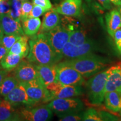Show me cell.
Returning a JSON list of instances; mask_svg holds the SVG:
<instances>
[{
    "mask_svg": "<svg viewBox=\"0 0 121 121\" xmlns=\"http://www.w3.org/2000/svg\"><path fill=\"white\" fill-rule=\"evenodd\" d=\"M30 49L27 60L35 65H55L63 57L56 52L47 36L39 33L31 37L29 40Z\"/></svg>",
    "mask_w": 121,
    "mask_h": 121,
    "instance_id": "cell-1",
    "label": "cell"
},
{
    "mask_svg": "<svg viewBox=\"0 0 121 121\" xmlns=\"http://www.w3.org/2000/svg\"><path fill=\"white\" fill-rule=\"evenodd\" d=\"M85 78H89L96 75L108 66L107 60L94 53L78 58L65 60Z\"/></svg>",
    "mask_w": 121,
    "mask_h": 121,
    "instance_id": "cell-2",
    "label": "cell"
},
{
    "mask_svg": "<svg viewBox=\"0 0 121 121\" xmlns=\"http://www.w3.org/2000/svg\"><path fill=\"white\" fill-rule=\"evenodd\" d=\"M116 66H112L93 76L86 84L87 99L93 105H100L104 100L106 83L110 74Z\"/></svg>",
    "mask_w": 121,
    "mask_h": 121,
    "instance_id": "cell-3",
    "label": "cell"
},
{
    "mask_svg": "<svg viewBox=\"0 0 121 121\" xmlns=\"http://www.w3.org/2000/svg\"><path fill=\"white\" fill-rule=\"evenodd\" d=\"M48 107L59 118L66 115L82 112L84 103L78 98H56L48 104Z\"/></svg>",
    "mask_w": 121,
    "mask_h": 121,
    "instance_id": "cell-4",
    "label": "cell"
},
{
    "mask_svg": "<svg viewBox=\"0 0 121 121\" xmlns=\"http://www.w3.org/2000/svg\"><path fill=\"white\" fill-rule=\"evenodd\" d=\"M56 81L63 85L81 86L85 82L84 78L65 60L56 65Z\"/></svg>",
    "mask_w": 121,
    "mask_h": 121,
    "instance_id": "cell-5",
    "label": "cell"
},
{
    "mask_svg": "<svg viewBox=\"0 0 121 121\" xmlns=\"http://www.w3.org/2000/svg\"><path fill=\"white\" fill-rule=\"evenodd\" d=\"M34 103L42 104L53 100L52 95L39 78L26 82H21Z\"/></svg>",
    "mask_w": 121,
    "mask_h": 121,
    "instance_id": "cell-6",
    "label": "cell"
},
{
    "mask_svg": "<svg viewBox=\"0 0 121 121\" xmlns=\"http://www.w3.org/2000/svg\"><path fill=\"white\" fill-rule=\"evenodd\" d=\"M43 33L47 36L56 52L63 57L62 51L69 41L70 31L65 26L59 25L53 29Z\"/></svg>",
    "mask_w": 121,
    "mask_h": 121,
    "instance_id": "cell-7",
    "label": "cell"
},
{
    "mask_svg": "<svg viewBox=\"0 0 121 121\" xmlns=\"http://www.w3.org/2000/svg\"><path fill=\"white\" fill-rule=\"evenodd\" d=\"M22 121H47L51 120L53 112L47 105H39L30 108V106L18 110Z\"/></svg>",
    "mask_w": 121,
    "mask_h": 121,
    "instance_id": "cell-8",
    "label": "cell"
},
{
    "mask_svg": "<svg viewBox=\"0 0 121 121\" xmlns=\"http://www.w3.org/2000/svg\"><path fill=\"white\" fill-rule=\"evenodd\" d=\"M46 88L51 93L53 99L56 98H75L82 95L83 89L78 85H63L55 81L47 86Z\"/></svg>",
    "mask_w": 121,
    "mask_h": 121,
    "instance_id": "cell-9",
    "label": "cell"
},
{
    "mask_svg": "<svg viewBox=\"0 0 121 121\" xmlns=\"http://www.w3.org/2000/svg\"><path fill=\"white\" fill-rule=\"evenodd\" d=\"M94 42L89 40L85 43L80 45H76L68 42L62 51L63 58L67 59L78 58L80 57L93 54L96 49Z\"/></svg>",
    "mask_w": 121,
    "mask_h": 121,
    "instance_id": "cell-10",
    "label": "cell"
},
{
    "mask_svg": "<svg viewBox=\"0 0 121 121\" xmlns=\"http://www.w3.org/2000/svg\"><path fill=\"white\" fill-rule=\"evenodd\" d=\"M13 76L19 82H26L39 78L37 71L33 63L28 60H22L14 69Z\"/></svg>",
    "mask_w": 121,
    "mask_h": 121,
    "instance_id": "cell-11",
    "label": "cell"
},
{
    "mask_svg": "<svg viewBox=\"0 0 121 121\" xmlns=\"http://www.w3.org/2000/svg\"><path fill=\"white\" fill-rule=\"evenodd\" d=\"M4 99L9 101L15 107L23 104L27 106L35 105L34 102L29 98L25 87L21 82H19L16 87L6 95Z\"/></svg>",
    "mask_w": 121,
    "mask_h": 121,
    "instance_id": "cell-12",
    "label": "cell"
},
{
    "mask_svg": "<svg viewBox=\"0 0 121 121\" xmlns=\"http://www.w3.org/2000/svg\"><path fill=\"white\" fill-rule=\"evenodd\" d=\"M0 28L4 35H25L21 22L13 19L8 13L0 14Z\"/></svg>",
    "mask_w": 121,
    "mask_h": 121,
    "instance_id": "cell-13",
    "label": "cell"
},
{
    "mask_svg": "<svg viewBox=\"0 0 121 121\" xmlns=\"http://www.w3.org/2000/svg\"><path fill=\"white\" fill-rule=\"evenodd\" d=\"M82 0H64L53 8L59 14L69 17H78L81 13Z\"/></svg>",
    "mask_w": 121,
    "mask_h": 121,
    "instance_id": "cell-14",
    "label": "cell"
},
{
    "mask_svg": "<svg viewBox=\"0 0 121 121\" xmlns=\"http://www.w3.org/2000/svg\"><path fill=\"white\" fill-rule=\"evenodd\" d=\"M39 78L45 87L56 81V69L55 65H35Z\"/></svg>",
    "mask_w": 121,
    "mask_h": 121,
    "instance_id": "cell-15",
    "label": "cell"
},
{
    "mask_svg": "<svg viewBox=\"0 0 121 121\" xmlns=\"http://www.w3.org/2000/svg\"><path fill=\"white\" fill-rule=\"evenodd\" d=\"M22 121L18 110L6 99L0 102V121Z\"/></svg>",
    "mask_w": 121,
    "mask_h": 121,
    "instance_id": "cell-16",
    "label": "cell"
},
{
    "mask_svg": "<svg viewBox=\"0 0 121 121\" xmlns=\"http://www.w3.org/2000/svg\"><path fill=\"white\" fill-rule=\"evenodd\" d=\"M60 23L59 13L52 8L45 13L40 29V33L48 32L60 25Z\"/></svg>",
    "mask_w": 121,
    "mask_h": 121,
    "instance_id": "cell-17",
    "label": "cell"
},
{
    "mask_svg": "<svg viewBox=\"0 0 121 121\" xmlns=\"http://www.w3.org/2000/svg\"><path fill=\"white\" fill-rule=\"evenodd\" d=\"M107 31L111 37H114L116 31L121 28V15L117 9H113L105 16Z\"/></svg>",
    "mask_w": 121,
    "mask_h": 121,
    "instance_id": "cell-18",
    "label": "cell"
},
{
    "mask_svg": "<svg viewBox=\"0 0 121 121\" xmlns=\"http://www.w3.org/2000/svg\"><path fill=\"white\" fill-rule=\"evenodd\" d=\"M114 91L121 93V65L116 66L106 83L105 93Z\"/></svg>",
    "mask_w": 121,
    "mask_h": 121,
    "instance_id": "cell-19",
    "label": "cell"
},
{
    "mask_svg": "<svg viewBox=\"0 0 121 121\" xmlns=\"http://www.w3.org/2000/svg\"><path fill=\"white\" fill-rule=\"evenodd\" d=\"M104 103L106 108L115 112H121V93L109 91L105 93Z\"/></svg>",
    "mask_w": 121,
    "mask_h": 121,
    "instance_id": "cell-20",
    "label": "cell"
},
{
    "mask_svg": "<svg viewBox=\"0 0 121 121\" xmlns=\"http://www.w3.org/2000/svg\"><path fill=\"white\" fill-rule=\"evenodd\" d=\"M24 34L28 37L35 35L40 30L42 22L39 17H28L22 22Z\"/></svg>",
    "mask_w": 121,
    "mask_h": 121,
    "instance_id": "cell-21",
    "label": "cell"
},
{
    "mask_svg": "<svg viewBox=\"0 0 121 121\" xmlns=\"http://www.w3.org/2000/svg\"><path fill=\"white\" fill-rule=\"evenodd\" d=\"M29 37L26 35H22V37L12 46L9 50V53L17 54L22 56L23 58L26 57L30 49Z\"/></svg>",
    "mask_w": 121,
    "mask_h": 121,
    "instance_id": "cell-22",
    "label": "cell"
},
{
    "mask_svg": "<svg viewBox=\"0 0 121 121\" xmlns=\"http://www.w3.org/2000/svg\"><path fill=\"white\" fill-rule=\"evenodd\" d=\"M23 58L20 56L7 53L1 62V69L7 71L13 70L20 63Z\"/></svg>",
    "mask_w": 121,
    "mask_h": 121,
    "instance_id": "cell-23",
    "label": "cell"
},
{
    "mask_svg": "<svg viewBox=\"0 0 121 121\" xmlns=\"http://www.w3.org/2000/svg\"><path fill=\"white\" fill-rule=\"evenodd\" d=\"M19 84V81L14 76H6L0 85V95L4 98Z\"/></svg>",
    "mask_w": 121,
    "mask_h": 121,
    "instance_id": "cell-24",
    "label": "cell"
},
{
    "mask_svg": "<svg viewBox=\"0 0 121 121\" xmlns=\"http://www.w3.org/2000/svg\"><path fill=\"white\" fill-rule=\"evenodd\" d=\"M90 40L87 37V34L81 29H72L70 30L69 41V43L76 45H82Z\"/></svg>",
    "mask_w": 121,
    "mask_h": 121,
    "instance_id": "cell-25",
    "label": "cell"
},
{
    "mask_svg": "<svg viewBox=\"0 0 121 121\" xmlns=\"http://www.w3.org/2000/svg\"><path fill=\"white\" fill-rule=\"evenodd\" d=\"M10 10L8 14L16 20L20 22L22 2L18 0H9Z\"/></svg>",
    "mask_w": 121,
    "mask_h": 121,
    "instance_id": "cell-26",
    "label": "cell"
},
{
    "mask_svg": "<svg viewBox=\"0 0 121 121\" xmlns=\"http://www.w3.org/2000/svg\"><path fill=\"white\" fill-rule=\"evenodd\" d=\"M22 37V35L16 34L4 35L3 36L1 43L9 52L12 46Z\"/></svg>",
    "mask_w": 121,
    "mask_h": 121,
    "instance_id": "cell-27",
    "label": "cell"
},
{
    "mask_svg": "<svg viewBox=\"0 0 121 121\" xmlns=\"http://www.w3.org/2000/svg\"><path fill=\"white\" fill-rule=\"evenodd\" d=\"M82 121H102L99 112L94 108H89L84 112Z\"/></svg>",
    "mask_w": 121,
    "mask_h": 121,
    "instance_id": "cell-28",
    "label": "cell"
},
{
    "mask_svg": "<svg viewBox=\"0 0 121 121\" xmlns=\"http://www.w3.org/2000/svg\"><path fill=\"white\" fill-rule=\"evenodd\" d=\"M33 3L28 1H24L22 2V7H21V22L24 20L29 17V14L33 7Z\"/></svg>",
    "mask_w": 121,
    "mask_h": 121,
    "instance_id": "cell-29",
    "label": "cell"
},
{
    "mask_svg": "<svg viewBox=\"0 0 121 121\" xmlns=\"http://www.w3.org/2000/svg\"><path fill=\"white\" fill-rule=\"evenodd\" d=\"M83 114L84 112H80L73 113L64 116L63 117L60 118L59 121H82Z\"/></svg>",
    "mask_w": 121,
    "mask_h": 121,
    "instance_id": "cell-30",
    "label": "cell"
},
{
    "mask_svg": "<svg viewBox=\"0 0 121 121\" xmlns=\"http://www.w3.org/2000/svg\"><path fill=\"white\" fill-rule=\"evenodd\" d=\"M33 5H38L45 9L46 11H49L53 8V6L50 0H33Z\"/></svg>",
    "mask_w": 121,
    "mask_h": 121,
    "instance_id": "cell-31",
    "label": "cell"
},
{
    "mask_svg": "<svg viewBox=\"0 0 121 121\" xmlns=\"http://www.w3.org/2000/svg\"><path fill=\"white\" fill-rule=\"evenodd\" d=\"M46 12H47V11L42 8V7L38 5H34L30 12L29 17H39Z\"/></svg>",
    "mask_w": 121,
    "mask_h": 121,
    "instance_id": "cell-32",
    "label": "cell"
},
{
    "mask_svg": "<svg viewBox=\"0 0 121 121\" xmlns=\"http://www.w3.org/2000/svg\"><path fill=\"white\" fill-rule=\"evenodd\" d=\"M10 10V4L7 0L0 1V14L9 13Z\"/></svg>",
    "mask_w": 121,
    "mask_h": 121,
    "instance_id": "cell-33",
    "label": "cell"
},
{
    "mask_svg": "<svg viewBox=\"0 0 121 121\" xmlns=\"http://www.w3.org/2000/svg\"><path fill=\"white\" fill-rule=\"evenodd\" d=\"M113 38L118 51L121 55V28L116 31Z\"/></svg>",
    "mask_w": 121,
    "mask_h": 121,
    "instance_id": "cell-34",
    "label": "cell"
},
{
    "mask_svg": "<svg viewBox=\"0 0 121 121\" xmlns=\"http://www.w3.org/2000/svg\"><path fill=\"white\" fill-rule=\"evenodd\" d=\"M99 114H100V117H101V118H102L103 121H107V120L116 121V120H118L117 118L115 117L114 116H112V115L108 114V113H107L101 112V113H99Z\"/></svg>",
    "mask_w": 121,
    "mask_h": 121,
    "instance_id": "cell-35",
    "label": "cell"
},
{
    "mask_svg": "<svg viewBox=\"0 0 121 121\" xmlns=\"http://www.w3.org/2000/svg\"><path fill=\"white\" fill-rule=\"evenodd\" d=\"M7 53H8V51H7V49L1 44V43H0V69H2L1 66V60Z\"/></svg>",
    "mask_w": 121,
    "mask_h": 121,
    "instance_id": "cell-36",
    "label": "cell"
},
{
    "mask_svg": "<svg viewBox=\"0 0 121 121\" xmlns=\"http://www.w3.org/2000/svg\"><path fill=\"white\" fill-rule=\"evenodd\" d=\"M99 2L103 6L104 8L107 10H110L111 9V4L109 0H98Z\"/></svg>",
    "mask_w": 121,
    "mask_h": 121,
    "instance_id": "cell-37",
    "label": "cell"
},
{
    "mask_svg": "<svg viewBox=\"0 0 121 121\" xmlns=\"http://www.w3.org/2000/svg\"><path fill=\"white\" fill-rule=\"evenodd\" d=\"M8 72L9 71H7L6 70H4V69H0V85H1V82H2L4 78L8 75Z\"/></svg>",
    "mask_w": 121,
    "mask_h": 121,
    "instance_id": "cell-38",
    "label": "cell"
},
{
    "mask_svg": "<svg viewBox=\"0 0 121 121\" xmlns=\"http://www.w3.org/2000/svg\"><path fill=\"white\" fill-rule=\"evenodd\" d=\"M109 1L112 4H114L116 6H120L121 4V1L120 0H109Z\"/></svg>",
    "mask_w": 121,
    "mask_h": 121,
    "instance_id": "cell-39",
    "label": "cell"
},
{
    "mask_svg": "<svg viewBox=\"0 0 121 121\" xmlns=\"http://www.w3.org/2000/svg\"><path fill=\"white\" fill-rule=\"evenodd\" d=\"M4 35V33H3L2 30H1V29L0 28V43H1V40H2V37Z\"/></svg>",
    "mask_w": 121,
    "mask_h": 121,
    "instance_id": "cell-40",
    "label": "cell"
},
{
    "mask_svg": "<svg viewBox=\"0 0 121 121\" xmlns=\"http://www.w3.org/2000/svg\"><path fill=\"white\" fill-rule=\"evenodd\" d=\"M118 11H119V13H120L121 15V4L118 6Z\"/></svg>",
    "mask_w": 121,
    "mask_h": 121,
    "instance_id": "cell-41",
    "label": "cell"
},
{
    "mask_svg": "<svg viewBox=\"0 0 121 121\" xmlns=\"http://www.w3.org/2000/svg\"><path fill=\"white\" fill-rule=\"evenodd\" d=\"M18 1H20V2H24V1H29V0H18Z\"/></svg>",
    "mask_w": 121,
    "mask_h": 121,
    "instance_id": "cell-42",
    "label": "cell"
},
{
    "mask_svg": "<svg viewBox=\"0 0 121 121\" xmlns=\"http://www.w3.org/2000/svg\"><path fill=\"white\" fill-rule=\"evenodd\" d=\"M1 100H0V102H1Z\"/></svg>",
    "mask_w": 121,
    "mask_h": 121,
    "instance_id": "cell-43",
    "label": "cell"
},
{
    "mask_svg": "<svg viewBox=\"0 0 121 121\" xmlns=\"http://www.w3.org/2000/svg\"><path fill=\"white\" fill-rule=\"evenodd\" d=\"M120 1H121V0H120Z\"/></svg>",
    "mask_w": 121,
    "mask_h": 121,
    "instance_id": "cell-44",
    "label": "cell"
},
{
    "mask_svg": "<svg viewBox=\"0 0 121 121\" xmlns=\"http://www.w3.org/2000/svg\"><path fill=\"white\" fill-rule=\"evenodd\" d=\"M0 1H1V0H0Z\"/></svg>",
    "mask_w": 121,
    "mask_h": 121,
    "instance_id": "cell-45",
    "label": "cell"
}]
</instances>
